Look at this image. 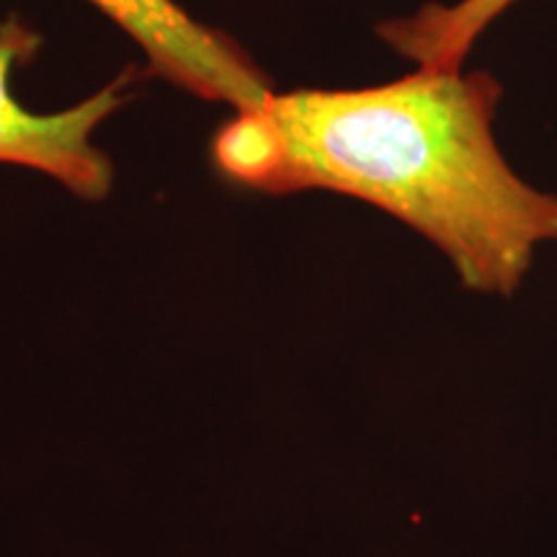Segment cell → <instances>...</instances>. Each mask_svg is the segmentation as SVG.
Instances as JSON below:
<instances>
[{
    "label": "cell",
    "mask_w": 557,
    "mask_h": 557,
    "mask_svg": "<svg viewBox=\"0 0 557 557\" xmlns=\"http://www.w3.org/2000/svg\"><path fill=\"white\" fill-rule=\"evenodd\" d=\"M504 86L485 70H423L367 88H297L235 111L214 135L222 176L269 194L333 191L423 235L465 289L513 297L557 246V194L496 139Z\"/></svg>",
    "instance_id": "obj_1"
},
{
    "label": "cell",
    "mask_w": 557,
    "mask_h": 557,
    "mask_svg": "<svg viewBox=\"0 0 557 557\" xmlns=\"http://www.w3.org/2000/svg\"><path fill=\"white\" fill-rule=\"evenodd\" d=\"M39 41V34L24 21L0 24V163L39 171L81 199L99 201L111 189L114 165L94 143V135L127 101L124 88L129 78L120 75L78 107L37 114L16 101L11 75L16 65L37 54Z\"/></svg>",
    "instance_id": "obj_2"
},
{
    "label": "cell",
    "mask_w": 557,
    "mask_h": 557,
    "mask_svg": "<svg viewBox=\"0 0 557 557\" xmlns=\"http://www.w3.org/2000/svg\"><path fill=\"white\" fill-rule=\"evenodd\" d=\"M143 50L150 70L209 103L246 111L274 94L269 75L227 34L176 0H88Z\"/></svg>",
    "instance_id": "obj_3"
},
{
    "label": "cell",
    "mask_w": 557,
    "mask_h": 557,
    "mask_svg": "<svg viewBox=\"0 0 557 557\" xmlns=\"http://www.w3.org/2000/svg\"><path fill=\"white\" fill-rule=\"evenodd\" d=\"M519 0H455L426 3L416 13L389 18L377 26V37L400 58L423 70L462 67L475 41L493 21Z\"/></svg>",
    "instance_id": "obj_4"
}]
</instances>
